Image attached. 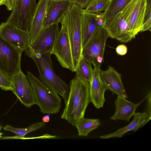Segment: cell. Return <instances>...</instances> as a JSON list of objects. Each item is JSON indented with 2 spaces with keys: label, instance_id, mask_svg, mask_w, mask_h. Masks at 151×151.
<instances>
[{
  "label": "cell",
  "instance_id": "8fae6325",
  "mask_svg": "<svg viewBox=\"0 0 151 151\" xmlns=\"http://www.w3.org/2000/svg\"><path fill=\"white\" fill-rule=\"evenodd\" d=\"M104 28L108 37L127 43L135 37L121 11L106 22Z\"/></svg>",
  "mask_w": 151,
  "mask_h": 151
},
{
  "label": "cell",
  "instance_id": "e0dca14e",
  "mask_svg": "<svg viewBox=\"0 0 151 151\" xmlns=\"http://www.w3.org/2000/svg\"><path fill=\"white\" fill-rule=\"evenodd\" d=\"M100 69L93 68L92 78L89 83L91 102L97 109L103 107L105 100L104 94L107 90L100 77Z\"/></svg>",
  "mask_w": 151,
  "mask_h": 151
},
{
  "label": "cell",
  "instance_id": "4316f807",
  "mask_svg": "<svg viewBox=\"0 0 151 151\" xmlns=\"http://www.w3.org/2000/svg\"><path fill=\"white\" fill-rule=\"evenodd\" d=\"M0 88L5 91H11L12 89L10 78L0 70Z\"/></svg>",
  "mask_w": 151,
  "mask_h": 151
},
{
  "label": "cell",
  "instance_id": "ba28073f",
  "mask_svg": "<svg viewBox=\"0 0 151 151\" xmlns=\"http://www.w3.org/2000/svg\"><path fill=\"white\" fill-rule=\"evenodd\" d=\"M59 23L43 28L27 50L36 54H52L54 46L60 30Z\"/></svg>",
  "mask_w": 151,
  "mask_h": 151
},
{
  "label": "cell",
  "instance_id": "d4e9b609",
  "mask_svg": "<svg viewBox=\"0 0 151 151\" xmlns=\"http://www.w3.org/2000/svg\"><path fill=\"white\" fill-rule=\"evenodd\" d=\"M111 0H92L84 10L91 13H98L105 11Z\"/></svg>",
  "mask_w": 151,
  "mask_h": 151
},
{
  "label": "cell",
  "instance_id": "2e32d148",
  "mask_svg": "<svg viewBox=\"0 0 151 151\" xmlns=\"http://www.w3.org/2000/svg\"><path fill=\"white\" fill-rule=\"evenodd\" d=\"M102 13H89L83 9L81 25L82 48L102 27L99 25L98 22Z\"/></svg>",
  "mask_w": 151,
  "mask_h": 151
},
{
  "label": "cell",
  "instance_id": "3957f363",
  "mask_svg": "<svg viewBox=\"0 0 151 151\" xmlns=\"http://www.w3.org/2000/svg\"><path fill=\"white\" fill-rule=\"evenodd\" d=\"M25 52L26 55L35 62L40 80L51 90L60 95L65 103L69 94V87L55 73L51 58L52 54H35L27 50Z\"/></svg>",
  "mask_w": 151,
  "mask_h": 151
},
{
  "label": "cell",
  "instance_id": "4dcf8cb0",
  "mask_svg": "<svg viewBox=\"0 0 151 151\" xmlns=\"http://www.w3.org/2000/svg\"><path fill=\"white\" fill-rule=\"evenodd\" d=\"M50 114H48L43 116L42 117V122L44 123H48L50 121Z\"/></svg>",
  "mask_w": 151,
  "mask_h": 151
},
{
  "label": "cell",
  "instance_id": "5bb4252c",
  "mask_svg": "<svg viewBox=\"0 0 151 151\" xmlns=\"http://www.w3.org/2000/svg\"><path fill=\"white\" fill-rule=\"evenodd\" d=\"M73 3V0H49L42 29L60 23Z\"/></svg>",
  "mask_w": 151,
  "mask_h": 151
},
{
  "label": "cell",
  "instance_id": "7c38bea8",
  "mask_svg": "<svg viewBox=\"0 0 151 151\" xmlns=\"http://www.w3.org/2000/svg\"><path fill=\"white\" fill-rule=\"evenodd\" d=\"M10 79L12 86V91L23 104L30 108L36 104L32 86L22 70L13 76Z\"/></svg>",
  "mask_w": 151,
  "mask_h": 151
},
{
  "label": "cell",
  "instance_id": "6da1fadb",
  "mask_svg": "<svg viewBox=\"0 0 151 151\" xmlns=\"http://www.w3.org/2000/svg\"><path fill=\"white\" fill-rule=\"evenodd\" d=\"M70 91L67 100L61 115V119L76 126L84 118L86 109L91 102L89 83L75 77L70 83Z\"/></svg>",
  "mask_w": 151,
  "mask_h": 151
},
{
  "label": "cell",
  "instance_id": "4fadbf2b",
  "mask_svg": "<svg viewBox=\"0 0 151 151\" xmlns=\"http://www.w3.org/2000/svg\"><path fill=\"white\" fill-rule=\"evenodd\" d=\"M52 54L63 68L75 72L72 52L68 35L61 26L53 48Z\"/></svg>",
  "mask_w": 151,
  "mask_h": 151
},
{
  "label": "cell",
  "instance_id": "ac0fdd59",
  "mask_svg": "<svg viewBox=\"0 0 151 151\" xmlns=\"http://www.w3.org/2000/svg\"><path fill=\"white\" fill-rule=\"evenodd\" d=\"M147 96L139 102L135 104L128 101L124 97L117 96L114 102L115 113L110 119L114 121L120 120L129 122L135 113L136 109Z\"/></svg>",
  "mask_w": 151,
  "mask_h": 151
},
{
  "label": "cell",
  "instance_id": "1f68e13d",
  "mask_svg": "<svg viewBox=\"0 0 151 151\" xmlns=\"http://www.w3.org/2000/svg\"><path fill=\"white\" fill-rule=\"evenodd\" d=\"M2 126L0 124V131L1 130L2 128ZM3 133H1L0 132V138H1L2 137V135L3 134Z\"/></svg>",
  "mask_w": 151,
  "mask_h": 151
},
{
  "label": "cell",
  "instance_id": "8992f818",
  "mask_svg": "<svg viewBox=\"0 0 151 151\" xmlns=\"http://www.w3.org/2000/svg\"><path fill=\"white\" fill-rule=\"evenodd\" d=\"M22 53L0 35V70L10 78L21 70Z\"/></svg>",
  "mask_w": 151,
  "mask_h": 151
},
{
  "label": "cell",
  "instance_id": "603a6c76",
  "mask_svg": "<svg viewBox=\"0 0 151 151\" xmlns=\"http://www.w3.org/2000/svg\"><path fill=\"white\" fill-rule=\"evenodd\" d=\"M131 0H111L107 9L104 12V24L121 12Z\"/></svg>",
  "mask_w": 151,
  "mask_h": 151
},
{
  "label": "cell",
  "instance_id": "d6a6232c",
  "mask_svg": "<svg viewBox=\"0 0 151 151\" xmlns=\"http://www.w3.org/2000/svg\"><path fill=\"white\" fill-rule=\"evenodd\" d=\"M4 0H0V6L4 5Z\"/></svg>",
  "mask_w": 151,
  "mask_h": 151
},
{
  "label": "cell",
  "instance_id": "ffe728a7",
  "mask_svg": "<svg viewBox=\"0 0 151 151\" xmlns=\"http://www.w3.org/2000/svg\"><path fill=\"white\" fill-rule=\"evenodd\" d=\"M132 121L126 126L120 128L111 134L102 135L100 137L106 139L112 137H121L126 133L132 130L136 132L138 129L144 126L149 121L147 112L135 113Z\"/></svg>",
  "mask_w": 151,
  "mask_h": 151
},
{
  "label": "cell",
  "instance_id": "7402d4cb",
  "mask_svg": "<svg viewBox=\"0 0 151 151\" xmlns=\"http://www.w3.org/2000/svg\"><path fill=\"white\" fill-rule=\"evenodd\" d=\"M101 124L99 119L83 118L78 122L75 127L77 129L78 136H87L90 132L97 128Z\"/></svg>",
  "mask_w": 151,
  "mask_h": 151
},
{
  "label": "cell",
  "instance_id": "9a60e30c",
  "mask_svg": "<svg viewBox=\"0 0 151 151\" xmlns=\"http://www.w3.org/2000/svg\"><path fill=\"white\" fill-rule=\"evenodd\" d=\"M101 80L107 90L117 96L128 98L122 80L121 74L113 67L109 66L105 70H99Z\"/></svg>",
  "mask_w": 151,
  "mask_h": 151
},
{
  "label": "cell",
  "instance_id": "cb8c5ba5",
  "mask_svg": "<svg viewBox=\"0 0 151 151\" xmlns=\"http://www.w3.org/2000/svg\"><path fill=\"white\" fill-rule=\"evenodd\" d=\"M91 64L86 61L82 57L76 69L75 77L89 83L91 80L93 70Z\"/></svg>",
  "mask_w": 151,
  "mask_h": 151
},
{
  "label": "cell",
  "instance_id": "44dd1931",
  "mask_svg": "<svg viewBox=\"0 0 151 151\" xmlns=\"http://www.w3.org/2000/svg\"><path fill=\"white\" fill-rule=\"evenodd\" d=\"M45 125V123L43 122L34 123L28 127L24 128H16L9 125H7L4 127V130L13 132L16 135L13 136L2 137L1 139H25L26 138L25 137V136L27 134L42 128Z\"/></svg>",
  "mask_w": 151,
  "mask_h": 151
},
{
  "label": "cell",
  "instance_id": "277c9868",
  "mask_svg": "<svg viewBox=\"0 0 151 151\" xmlns=\"http://www.w3.org/2000/svg\"><path fill=\"white\" fill-rule=\"evenodd\" d=\"M27 77L32 87L36 104L44 114L59 113L61 107V98L57 93L46 86L29 71Z\"/></svg>",
  "mask_w": 151,
  "mask_h": 151
},
{
  "label": "cell",
  "instance_id": "5b68a950",
  "mask_svg": "<svg viewBox=\"0 0 151 151\" xmlns=\"http://www.w3.org/2000/svg\"><path fill=\"white\" fill-rule=\"evenodd\" d=\"M108 37L104 27L101 28L83 48L82 57L93 67L100 69L104 62L106 44Z\"/></svg>",
  "mask_w": 151,
  "mask_h": 151
},
{
  "label": "cell",
  "instance_id": "30bf717a",
  "mask_svg": "<svg viewBox=\"0 0 151 151\" xmlns=\"http://www.w3.org/2000/svg\"><path fill=\"white\" fill-rule=\"evenodd\" d=\"M146 0H132L122 11L129 27L136 35L142 32Z\"/></svg>",
  "mask_w": 151,
  "mask_h": 151
},
{
  "label": "cell",
  "instance_id": "9c48e42d",
  "mask_svg": "<svg viewBox=\"0 0 151 151\" xmlns=\"http://www.w3.org/2000/svg\"><path fill=\"white\" fill-rule=\"evenodd\" d=\"M0 35L6 41L22 52L29 47V31L23 30L14 24L6 21L0 25Z\"/></svg>",
  "mask_w": 151,
  "mask_h": 151
},
{
  "label": "cell",
  "instance_id": "484cf974",
  "mask_svg": "<svg viewBox=\"0 0 151 151\" xmlns=\"http://www.w3.org/2000/svg\"><path fill=\"white\" fill-rule=\"evenodd\" d=\"M146 1V7L142 32L151 31V0Z\"/></svg>",
  "mask_w": 151,
  "mask_h": 151
},
{
  "label": "cell",
  "instance_id": "83f0119b",
  "mask_svg": "<svg viewBox=\"0 0 151 151\" xmlns=\"http://www.w3.org/2000/svg\"><path fill=\"white\" fill-rule=\"evenodd\" d=\"M128 50L127 47L125 44H120L116 47V51L119 55L123 56L126 55Z\"/></svg>",
  "mask_w": 151,
  "mask_h": 151
},
{
  "label": "cell",
  "instance_id": "f1b7e54d",
  "mask_svg": "<svg viewBox=\"0 0 151 151\" xmlns=\"http://www.w3.org/2000/svg\"><path fill=\"white\" fill-rule=\"evenodd\" d=\"M92 0H73V3L81 9H86Z\"/></svg>",
  "mask_w": 151,
  "mask_h": 151
},
{
  "label": "cell",
  "instance_id": "d6986e66",
  "mask_svg": "<svg viewBox=\"0 0 151 151\" xmlns=\"http://www.w3.org/2000/svg\"><path fill=\"white\" fill-rule=\"evenodd\" d=\"M49 1L39 0L37 3L29 30L30 43L35 40L42 29L44 19Z\"/></svg>",
  "mask_w": 151,
  "mask_h": 151
},
{
  "label": "cell",
  "instance_id": "52a82bcc",
  "mask_svg": "<svg viewBox=\"0 0 151 151\" xmlns=\"http://www.w3.org/2000/svg\"><path fill=\"white\" fill-rule=\"evenodd\" d=\"M37 4L36 0H15L6 21L23 30L29 31Z\"/></svg>",
  "mask_w": 151,
  "mask_h": 151
},
{
  "label": "cell",
  "instance_id": "f546056e",
  "mask_svg": "<svg viewBox=\"0 0 151 151\" xmlns=\"http://www.w3.org/2000/svg\"><path fill=\"white\" fill-rule=\"evenodd\" d=\"M15 0H4V5L6 7L7 9L12 10L14 3Z\"/></svg>",
  "mask_w": 151,
  "mask_h": 151
},
{
  "label": "cell",
  "instance_id": "7a4b0ae2",
  "mask_svg": "<svg viewBox=\"0 0 151 151\" xmlns=\"http://www.w3.org/2000/svg\"><path fill=\"white\" fill-rule=\"evenodd\" d=\"M83 10L73 3L60 22L68 35L75 72L82 58L81 25Z\"/></svg>",
  "mask_w": 151,
  "mask_h": 151
}]
</instances>
